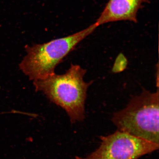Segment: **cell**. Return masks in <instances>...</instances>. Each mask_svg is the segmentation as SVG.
Wrapping results in <instances>:
<instances>
[{
    "instance_id": "6",
    "label": "cell",
    "mask_w": 159,
    "mask_h": 159,
    "mask_svg": "<svg viewBox=\"0 0 159 159\" xmlns=\"http://www.w3.org/2000/svg\"><path fill=\"white\" fill-rule=\"evenodd\" d=\"M127 64V59L122 54H120L116 59L112 70L115 73H119L125 70Z\"/></svg>"
},
{
    "instance_id": "1",
    "label": "cell",
    "mask_w": 159,
    "mask_h": 159,
    "mask_svg": "<svg viewBox=\"0 0 159 159\" xmlns=\"http://www.w3.org/2000/svg\"><path fill=\"white\" fill-rule=\"evenodd\" d=\"M86 70L77 65L71 64L65 74L54 75L34 80L36 91L43 92L50 100L66 111L72 124L84 120V104L89 87L84 76Z\"/></svg>"
},
{
    "instance_id": "2",
    "label": "cell",
    "mask_w": 159,
    "mask_h": 159,
    "mask_svg": "<svg viewBox=\"0 0 159 159\" xmlns=\"http://www.w3.org/2000/svg\"><path fill=\"white\" fill-rule=\"evenodd\" d=\"M99 27L96 23L66 37L52 40L42 44L26 46L27 54L20 68L31 80H40L54 75V69L76 46Z\"/></svg>"
},
{
    "instance_id": "5",
    "label": "cell",
    "mask_w": 159,
    "mask_h": 159,
    "mask_svg": "<svg viewBox=\"0 0 159 159\" xmlns=\"http://www.w3.org/2000/svg\"><path fill=\"white\" fill-rule=\"evenodd\" d=\"M146 0H109L95 23L99 26L119 21L138 22L137 14Z\"/></svg>"
},
{
    "instance_id": "3",
    "label": "cell",
    "mask_w": 159,
    "mask_h": 159,
    "mask_svg": "<svg viewBox=\"0 0 159 159\" xmlns=\"http://www.w3.org/2000/svg\"><path fill=\"white\" fill-rule=\"evenodd\" d=\"M118 130L159 145V92L143 89L127 106L114 114Z\"/></svg>"
},
{
    "instance_id": "4",
    "label": "cell",
    "mask_w": 159,
    "mask_h": 159,
    "mask_svg": "<svg viewBox=\"0 0 159 159\" xmlns=\"http://www.w3.org/2000/svg\"><path fill=\"white\" fill-rule=\"evenodd\" d=\"M100 139V145L96 150L87 156H76L75 159H139L159 148V144L118 130Z\"/></svg>"
}]
</instances>
